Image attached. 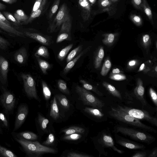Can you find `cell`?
Returning <instances> with one entry per match:
<instances>
[{
  "label": "cell",
  "instance_id": "681fc988",
  "mask_svg": "<svg viewBox=\"0 0 157 157\" xmlns=\"http://www.w3.org/2000/svg\"><path fill=\"white\" fill-rule=\"evenodd\" d=\"M157 147H155L151 150V152L148 157H157Z\"/></svg>",
  "mask_w": 157,
  "mask_h": 157
},
{
  "label": "cell",
  "instance_id": "74e56055",
  "mask_svg": "<svg viewBox=\"0 0 157 157\" xmlns=\"http://www.w3.org/2000/svg\"><path fill=\"white\" fill-rule=\"evenodd\" d=\"M82 46L79 45L74 49L68 54L66 58V62L67 63L74 58L75 56L77 55L82 50Z\"/></svg>",
  "mask_w": 157,
  "mask_h": 157
},
{
  "label": "cell",
  "instance_id": "2e32d148",
  "mask_svg": "<svg viewBox=\"0 0 157 157\" xmlns=\"http://www.w3.org/2000/svg\"><path fill=\"white\" fill-rule=\"evenodd\" d=\"M36 122L39 133L42 135L48 133L49 128L48 126L50 123L49 120L41 113H38L36 118Z\"/></svg>",
  "mask_w": 157,
  "mask_h": 157
},
{
  "label": "cell",
  "instance_id": "ba28073f",
  "mask_svg": "<svg viewBox=\"0 0 157 157\" xmlns=\"http://www.w3.org/2000/svg\"><path fill=\"white\" fill-rule=\"evenodd\" d=\"M82 110L87 117L96 122L101 123L106 121L108 119L103 108L85 106Z\"/></svg>",
  "mask_w": 157,
  "mask_h": 157
},
{
  "label": "cell",
  "instance_id": "836d02e7",
  "mask_svg": "<svg viewBox=\"0 0 157 157\" xmlns=\"http://www.w3.org/2000/svg\"><path fill=\"white\" fill-rule=\"evenodd\" d=\"M43 93L45 100L48 101L51 96V90L46 83L44 81H41Z\"/></svg>",
  "mask_w": 157,
  "mask_h": 157
},
{
  "label": "cell",
  "instance_id": "9f6ffc18",
  "mask_svg": "<svg viewBox=\"0 0 157 157\" xmlns=\"http://www.w3.org/2000/svg\"><path fill=\"white\" fill-rule=\"evenodd\" d=\"M136 63V61L135 60H132L130 61L129 63L128 64L130 66H132L135 65Z\"/></svg>",
  "mask_w": 157,
  "mask_h": 157
},
{
  "label": "cell",
  "instance_id": "d6986e66",
  "mask_svg": "<svg viewBox=\"0 0 157 157\" xmlns=\"http://www.w3.org/2000/svg\"><path fill=\"white\" fill-rule=\"evenodd\" d=\"M78 4L81 10V15L84 21L89 18L90 11V4L87 0H79Z\"/></svg>",
  "mask_w": 157,
  "mask_h": 157
},
{
  "label": "cell",
  "instance_id": "e575fe53",
  "mask_svg": "<svg viewBox=\"0 0 157 157\" xmlns=\"http://www.w3.org/2000/svg\"><path fill=\"white\" fill-rule=\"evenodd\" d=\"M36 59L42 72L44 74H46L47 71L50 68L51 65L48 62L40 58H36Z\"/></svg>",
  "mask_w": 157,
  "mask_h": 157
},
{
  "label": "cell",
  "instance_id": "8fae6325",
  "mask_svg": "<svg viewBox=\"0 0 157 157\" xmlns=\"http://www.w3.org/2000/svg\"><path fill=\"white\" fill-rule=\"evenodd\" d=\"M114 136L116 143L125 148L134 150L145 149L146 148L143 144L124 138L118 134L114 133Z\"/></svg>",
  "mask_w": 157,
  "mask_h": 157
},
{
  "label": "cell",
  "instance_id": "6f0895ef",
  "mask_svg": "<svg viewBox=\"0 0 157 157\" xmlns=\"http://www.w3.org/2000/svg\"><path fill=\"white\" fill-rule=\"evenodd\" d=\"M120 70L118 68L114 69L113 70L112 72L113 74H118L120 72Z\"/></svg>",
  "mask_w": 157,
  "mask_h": 157
},
{
  "label": "cell",
  "instance_id": "d590c367",
  "mask_svg": "<svg viewBox=\"0 0 157 157\" xmlns=\"http://www.w3.org/2000/svg\"><path fill=\"white\" fill-rule=\"evenodd\" d=\"M73 44H69L62 49L59 52L57 55V58L60 61L63 60L65 58L69 51L72 48Z\"/></svg>",
  "mask_w": 157,
  "mask_h": 157
},
{
  "label": "cell",
  "instance_id": "003e7915",
  "mask_svg": "<svg viewBox=\"0 0 157 157\" xmlns=\"http://www.w3.org/2000/svg\"><path fill=\"white\" fill-rule=\"evenodd\" d=\"M0 33H2V32L0 30Z\"/></svg>",
  "mask_w": 157,
  "mask_h": 157
},
{
  "label": "cell",
  "instance_id": "5b68a950",
  "mask_svg": "<svg viewBox=\"0 0 157 157\" xmlns=\"http://www.w3.org/2000/svg\"><path fill=\"white\" fill-rule=\"evenodd\" d=\"M120 109L129 115L140 120L146 121L152 125L157 127V118L149 111L126 105L123 103H115Z\"/></svg>",
  "mask_w": 157,
  "mask_h": 157
},
{
  "label": "cell",
  "instance_id": "c3c4849f",
  "mask_svg": "<svg viewBox=\"0 0 157 157\" xmlns=\"http://www.w3.org/2000/svg\"><path fill=\"white\" fill-rule=\"evenodd\" d=\"M0 119L3 122L5 126L7 127L8 126L7 121L4 114L2 113H0Z\"/></svg>",
  "mask_w": 157,
  "mask_h": 157
},
{
  "label": "cell",
  "instance_id": "91938a15",
  "mask_svg": "<svg viewBox=\"0 0 157 157\" xmlns=\"http://www.w3.org/2000/svg\"><path fill=\"white\" fill-rule=\"evenodd\" d=\"M134 20L137 22H139L140 21V18L137 16H135L133 18Z\"/></svg>",
  "mask_w": 157,
  "mask_h": 157
},
{
  "label": "cell",
  "instance_id": "6125c7cd",
  "mask_svg": "<svg viewBox=\"0 0 157 157\" xmlns=\"http://www.w3.org/2000/svg\"><path fill=\"white\" fill-rule=\"evenodd\" d=\"M134 1L137 5H139L141 2V0H134Z\"/></svg>",
  "mask_w": 157,
  "mask_h": 157
},
{
  "label": "cell",
  "instance_id": "7402d4cb",
  "mask_svg": "<svg viewBox=\"0 0 157 157\" xmlns=\"http://www.w3.org/2000/svg\"><path fill=\"white\" fill-rule=\"evenodd\" d=\"M0 28L5 31L16 36L25 37L24 33L17 30L11 25L7 24L0 20Z\"/></svg>",
  "mask_w": 157,
  "mask_h": 157
},
{
  "label": "cell",
  "instance_id": "816d5d0a",
  "mask_svg": "<svg viewBox=\"0 0 157 157\" xmlns=\"http://www.w3.org/2000/svg\"><path fill=\"white\" fill-rule=\"evenodd\" d=\"M150 39V36L146 34L143 36V40L144 44H146Z\"/></svg>",
  "mask_w": 157,
  "mask_h": 157
},
{
  "label": "cell",
  "instance_id": "be15d7a7",
  "mask_svg": "<svg viewBox=\"0 0 157 157\" xmlns=\"http://www.w3.org/2000/svg\"><path fill=\"white\" fill-rule=\"evenodd\" d=\"M89 1L91 3H93L95 0H89Z\"/></svg>",
  "mask_w": 157,
  "mask_h": 157
},
{
  "label": "cell",
  "instance_id": "e0dca14e",
  "mask_svg": "<svg viewBox=\"0 0 157 157\" xmlns=\"http://www.w3.org/2000/svg\"><path fill=\"white\" fill-rule=\"evenodd\" d=\"M9 70V63L4 57L0 56V80L3 84L7 81V74Z\"/></svg>",
  "mask_w": 157,
  "mask_h": 157
},
{
  "label": "cell",
  "instance_id": "f546056e",
  "mask_svg": "<svg viewBox=\"0 0 157 157\" xmlns=\"http://www.w3.org/2000/svg\"><path fill=\"white\" fill-rule=\"evenodd\" d=\"M61 156L67 157H94L86 153L79 152L75 151H68L63 152Z\"/></svg>",
  "mask_w": 157,
  "mask_h": 157
},
{
  "label": "cell",
  "instance_id": "3957f363",
  "mask_svg": "<svg viewBox=\"0 0 157 157\" xmlns=\"http://www.w3.org/2000/svg\"><path fill=\"white\" fill-rule=\"evenodd\" d=\"M113 132L114 133L121 134L137 142L147 144H151L156 139L147 132L119 124L114 126Z\"/></svg>",
  "mask_w": 157,
  "mask_h": 157
},
{
  "label": "cell",
  "instance_id": "94428289",
  "mask_svg": "<svg viewBox=\"0 0 157 157\" xmlns=\"http://www.w3.org/2000/svg\"><path fill=\"white\" fill-rule=\"evenodd\" d=\"M144 66L145 64L144 63H142L140 67L139 71H140L143 70L144 68Z\"/></svg>",
  "mask_w": 157,
  "mask_h": 157
},
{
  "label": "cell",
  "instance_id": "bcb514c9",
  "mask_svg": "<svg viewBox=\"0 0 157 157\" xmlns=\"http://www.w3.org/2000/svg\"><path fill=\"white\" fill-rule=\"evenodd\" d=\"M10 45V43L8 40L0 36V49L5 50Z\"/></svg>",
  "mask_w": 157,
  "mask_h": 157
},
{
  "label": "cell",
  "instance_id": "7bdbcfd3",
  "mask_svg": "<svg viewBox=\"0 0 157 157\" xmlns=\"http://www.w3.org/2000/svg\"><path fill=\"white\" fill-rule=\"evenodd\" d=\"M149 93L150 98L156 108L157 107V95L155 91L151 87L150 88Z\"/></svg>",
  "mask_w": 157,
  "mask_h": 157
},
{
  "label": "cell",
  "instance_id": "d6a6232c",
  "mask_svg": "<svg viewBox=\"0 0 157 157\" xmlns=\"http://www.w3.org/2000/svg\"><path fill=\"white\" fill-rule=\"evenodd\" d=\"M104 56V49L102 47H101L99 50L95 58L94 65L95 68L97 69L99 67Z\"/></svg>",
  "mask_w": 157,
  "mask_h": 157
},
{
  "label": "cell",
  "instance_id": "6da1fadb",
  "mask_svg": "<svg viewBox=\"0 0 157 157\" xmlns=\"http://www.w3.org/2000/svg\"><path fill=\"white\" fill-rule=\"evenodd\" d=\"M104 111L109 118L118 122L119 124L131 127L144 131L156 133L152 127L142 123L140 120L132 116L119 108L114 103L105 109Z\"/></svg>",
  "mask_w": 157,
  "mask_h": 157
},
{
  "label": "cell",
  "instance_id": "60d3db41",
  "mask_svg": "<svg viewBox=\"0 0 157 157\" xmlns=\"http://www.w3.org/2000/svg\"><path fill=\"white\" fill-rule=\"evenodd\" d=\"M0 154L6 157H16L17 156L12 151L0 145Z\"/></svg>",
  "mask_w": 157,
  "mask_h": 157
},
{
  "label": "cell",
  "instance_id": "4fadbf2b",
  "mask_svg": "<svg viewBox=\"0 0 157 157\" xmlns=\"http://www.w3.org/2000/svg\"><path fill=\"white\" fill-rule=\"evenodd\" d=\"M3 106L7 111H11L13 108L15 102L14 95L10 92L4 90L1 97Z\"/></svg>",
  "mask_w": 157,
  "mask_h": 157
},
{
  "label": "cell",
  "instance_id": "cb8c5ba5",
  "mask_svg": "<svg viewBox=\"0 0 157 157\" xmlns=\"http://www.w3.org/2000/svg\"><path fill=\"white\" fill-rule=\"evenodd\" d=\"M56 96L58 106L64 110H68L71 107V104L66 96L62 94H56Z\"/></svg>",
  "mask_w": 157,
  "mask_h": 157
},
{
  "label": "cell",
  "instance_id": "f1b7e54d",
  "mask_svg": "<svg viewBox=\"0 0 157 157\" xmlns=\"http://www.w3.org/2000/svg\"><path fill=\"white\" fill-rule=\"evenodd\" d=\"M20 138H23L27 140L36 141L39 137L35 133L30 132H24L19 133L17 135Z\"/></svg>",
  "mask_w": 157,
  "mask_h": 157
},
{
  "label": "cell",
  "instance_id": "ab89813d",
  "mask_svg": "<svg viewBox=\"0 0 157 157\" xmlns=\"http://www.w3.org/2000/svg\"><path fill=\"white\" fill-rule=\"evenodd\" d=\"M111 66L110 60L108 59L106 60L102 66L101 72V75L103 76L106 75L110 69Z\"/></svg>",
  "mask_w": 157,
  "mask_h": 157
},
{
  "label": "cell",
  "instance_id": "4dcf8cb0",
  "mask_svg": "<svg viewBox=\"0 0 157 157\" xmlns=\"http://www.w3.org/2000/svg\"><path fill=\"white\" fill-rule=\"evenodd\" d=\"M79 82L82 85L83 87L86 90L92 91L99 96H103V94L98 89L95 87L89 84L85 80L81 79L79 80Z\"/></svg>",
  "mask_w": 157,
  "mask_h": 157
},
{
  "label": "cell",
  "instance_id": "d4e9b609",
  "mask_svg": "<svg viewBox=\"0 0 157 157\" xmlns=\"http://www.w3.org/2000/svg\"><path fill=\"white\" fill-rule=\"evenodd\" d=\"M90 46L87 48L80 52L75 58L68 63L63 69L64 73H67L73 67L77 61L82 56L90 50Z\"/></svg>",
  "mask_w": 157,
  "mask_h": 157
},
{
  "label": "cell",
  "instance_id": "9c48e42d",
  "mask_svg": "<svg viewBox=\"0 0 157 157\" xmlns=\"http://www.w3.org/2000/svg\"><path fill=\"white\" fill-rule=\"evenodd\" d=\"M24 84L25 92L30 98H34L40 102V99L39 97L36 88L34 79L29 74H22L21 75Z\"/></svg>",
  "mask_w": 157,
  "mask_h": 157
},
{
  "label": "cell",
  "instance_id": "7dc6e473",
  "mask_svg": "<svg viewBox=\"0 0 157 157\" xmlns=\"http://www.w3.org/2000/svg\"><path fill=\"white\" fill-rule=\"evenodd\" d=\"M42 0H36L31 13L36 11L39 8Z\"/></svg>",
  "mask_w": 157,
  "mask_h": 157
},
{
  "label": "cell",
  "instance_id": "03108f58",
  "mask_svg": "<svg viewBox=\"0 0 157 157\" xmlns=\"http://www.w3.org/2000/svg\"><path fill=\"white\" fill-rule=\"evenodd\" d=\"M2 131L1 128H0V132H1Z\"/></svg>",
  "mask_w": 157,
  "mask_h": 157
},
{
  "label": "cell",
  "instance_id": "1f68e13d",
  "mask_svg": "<svg viewBox=\"0 0 157 157\" xmlns=\"http://www.w3.org/2000/svg\"><path fill=\"white\" fill-rule=\"evenodd\" d=\"M36 58L42 57L45 58H48L49 56V53L48 48L44 46L40 47L34 54Z\"/></svg>",
  "mask_w": 157,
  "mask_h": 157
},
{
  "label": "cell",
  "instance_id": "ac0fdd59",
  "mask_svg": "<svg viewBox=\"0 0 157 157\" xmlns=\"http://www.w3.org/2000/svg\"><path fill=\"white\" fill-rule=\"evenodd\" d=\"M89 130L86 128L77 126H72L62 129L61 132L63 135H67L75 133H78L87 135Z\"/></svg>",
  "mask_w": 157,
  "mask_h": 157
},
{
  "label": "cell",
  "instance_id": "680465c9",
  "mask_svg": "<svg viewBox=\"0 0 157 157\" xmlns=\"http://www.w3.org/2000/svg\"><path fill=\"white\" fill-rule=\"evenodd\" d=\"M6 8V6L0 2V11L5 10Z\"/></svg>",
  "mask_w": 157,
  "mask_h": 157
},
{
  "label": "cell",
  "instance_id": "f907efd6",
  "mask_svg": "<svg viewBox=\"0 0 157 157\" xmlns=\"http://www.w3.org/2000/svg\"><path fill=\"white\" fill-rule=\"evenodd\" d=\"M114 38V36L113 34L112 33H110L109 34L106 39V42H108L109 43H112Z\"/></svg>",
  "mask_w": 157,
  "mask_h": 157
},
{
  "label": "cell",
  "instance_id": "603a6c76",
  "mask_svg": "<svg viewBox=\"0 0 157 157\" xmlns=\"http://www.w3.org/2000/svg\"><path fill=\"white\" fill-rule=\"evenodd\" d=\"M15 60L18 63L23 64L26 62L27 58L26 49L24 47H22L18 50L14 55Z\"/></svg>",
  "mask_w": 157,
  "mask_h": 157
},
{
  "label": "cell",
  "instance_id": "44dd1931",
  "mask_svg": "<svg viewBox=\"0 0 157 157\" xmlns=\"http://www.w3.org/2000/svg\"><path fill=\"white\" fill-rule=\"evenodd\" d=\"M87 136L84 134L75 133L63 135L61 137V140L63 141L70 142H78L80 141L84 140Z\"/></svg>",
  "mask_w": 157,
  "mask_h": 157
},
{
  "label": "cell",
  "instance_id": "83f0119b",
  "mask_svg": "<svg viewBox=\"0 0 157 157\" xmlns=\"http://www.w3.org/2000/svg\"><path fill=\"white\" fill-rule=\"evenodd\" d=\"M14 17L18 22L22 24L29 18V17L22 10L18 9L16 11L13 15Z\"/></svg>",
  "mask_w": 157,
  "mask_h": 157
},
{
  "label": "cell",
  "instance_id": "8d00e7d4",
  "mask_svg": "<svg viewBox=\"0 0 157 157\" xmlns=\"http://www.w3.org/2000/svg\"><path fill=\"white\" fill-rule=\"evenodd\" d=\"M57 86L59 90L62 93L67 95L70 94V92L67 87V83L64 80L59 79L57 82Z\"/></svg>",
  "mask_w": 157,
  "mask_h": 157
},
{
  "label": "cell",
  "instance_id": "484cf974",
  "mask_svg": "<svg viewBox=\"0 0 157 157\" xmlns=\"http://www.w3.org/2000/svg\"><path fill=\"white\" fill-rule=\"evenodd\" d=\"M47 0H43L39 8L36 11L31 13L28 19L23 25H26L31 22L35 18L38 17L41 14L43 10Z\"/></svg>",
  "mask_w": 157,
  "mask_h": 157
},
{
  "label": "cell",
  "instance_id": "7a4b0ae2",
  "mask_svg": "<svg viewBox=\"0 0 157 157\" xmlns=\"http://www.w3.org/2000/svg\"><path fill=\"white\" fill-rule=\"evenodd\" d=\"M91 138L95 149L98 152L99 157L101 155L108 156V152L106 151L107 148L120 154H123L125 152L116 146L109 128L102 130L97 135L91 137Z\"/></svg>",
  "mask_w": 157,
  "mask_h": 157
},
{
  "label": "cell",
  "instance_id": "52a82bcc",
  "mask_svg": "<svg viewBox=\"0 0 157 157\" xmlns=\"http://www.w3.org/2000/svg\"><path fill=\"white\" fill-rule=\"evenodd\" d=\"M69 15L67 6L64 3L61 6L55 17L50 24L48 32L51 33L56 32Z\"/></svg>",
  "mask_w": 157,
  "mask_h": 157
},
{
  "label": "cell",
  "instance_id": "ee69618b",
  "mask_svg": "<svg viewBox=\"0 0 157 157\" xmlns=\"http://www.w3.org/2000/svg\"><path fill=\"white\" fill-rule=\"evenodd\" d=\"M3 14L8 21L12 22L14 25L16 26H18L20 25V24L18 22L13 16L10 13L7 12H4Z\"/></svg>",
  "mask_w": 157,
  "mask_h": 157
},
{
  "label": "cell",
  "instance_id": "ffe728a7",
  "mask_svg": "<svg viewBox=\"0 0 157 157\" xmlns=\"http://www.w3.org/2000/svg\"><path fill=\"white\" fill-rule=\"evenodd\" d=\"M49 116L55 121H58L60 118V112L56 98L55 96L51 102Z\"/></svg>",
  "mask_w": 157,
  "mask_h": 157
},
{
  "label": "cell",
  "instance_id": "db71d44e",
  "mask_svg": "<svg viewBox=\"0 0 157 157\" xmlns=\"http://www.w3.org/2000/svg\"><path fill=\"white\" fill-rule=\"evenodd\" d=\"M145 12L146 14L148 16H150L151 14V12L150 9L148 8H146L145 10Z\"/></svg>",
  "mask_w": 157,
  "mask_h": 157
},
{
  "label": "cell",
  "instance_id": "4316f807",
  "mask_svg": "<svg viewBox=\"0 0 157 157\" xmlns=\"http://www.w3.org/2000/svg\"><path fill=\"white\" fill-rule=\"evenodd\" d=\"M48 134L45 140L44 141L42 144L46 146L50 147H52L55 144L56 141V138L55 134L53 130H51L50 127L49 128Z\"/></svg>",
  "mask_w": 157,
  "mask_h": 157
},
{
  "label": "cell",
  "instance_id": "9a60e30c",
  "mask_svg": "<svg viewBox=\"0 0 157 157\" xmlns=\"http://www.w3.org/2000/svg\"><path fill=\"white\" fill-rule=\"evenodd\" d=\"M102 85L108 93L113 98V101L115 103H123L124 102L123 96L114 86L105 82H103Z\"/></svg>",
  "mask_w": 157,
  "mask_h": 157
},
{
  "label": "cell",
  "instance_id": "277c9868",
  "mask_svg": "<svg viewBox=\"0 0 157 157\" xmlns=\"http://www.w3.org/2000/svg\"><path fill=\"white\" fill-rule=\"evenodd\" d=\"M15 139L26 154L30 157H40L45 154H56L58 152L56 149L44 145L37 141H30L23 138Z\"/></svg>",
  "mask_w": 157,
  "mask_h": 157
},
{
  "label": "cell",
  "instance_id": "5bb4252c",
  "mask_svg": "<svg viewBox=\"0 0 157 157\" xmlns=\"http://www.w3.org/2000/svg\"><path fill=\"white\" fill-rule=\"evenodd\" d=\"M25 36L33 39L40 43L46 46H49L53 41L50 36H46L40 33L25 32Z\"/></svg>",
  "mask_w": 157,
  "mask_h": 157
},
{
  "label": "cell",
  "instance_id": "f5cc1de1",
  "mask_svg": "<svg viewBox=\"0 0 157 157\" xmlns=\"http://www.w3.org/2000/svg\"><path fill=\"white\" fill-rule=\"evenodd\" d=\"M5 3L9 4H12L16 2L17 0H1Z\"/></svg>",
  "mask_w": 157,
  "mask_h": 157
},
{
  "label": "cell",
  "instance_id": "7c38bea8",
  "mask_svg": "<svg viewBox=\"0 0 157 157\" xmlns=\"http://www.w3.org/2000/svg\"><path fill=\"white\" fill-rule=\"evenodd\" d=\"M29 112L28 106L22 104L19 106L15 122L14 131L19 129L25 121Z\"/></svg>",
  "mask_w": 157,
  "mask_h": 157
},
{
  "label": "cell",
  "instance_id": "30bf717a",
  "mask_svg": "<svg viewBox=\"0 0 157 157\" xmlns=\"http://www.w3.org/2000/svg\"><path fill=\"white\" fill-rule=\"evenodd\" d=\"M72 21L70 14L62 24L56 40V43H59L66 40L71 41Z\"/></svg>",
  "mask_w": 157,
  "mask_h": 157
},
{
  "label": "cell",
  "instance_id": "f35d334b",
  "mask_svg": "<svg viewBox=\"0 0 157 157\" xmlns=\"http://www.w3.org/2000/svg\"><path fill=\"white\" fill-rule=\"evenodd\" d=\"M151 150L145 149L139 150L135 152L131 157H148Z\"/></svg>",
  "mask_w": 157,
  "mask_h": 157
},
{
  "label": "cell",
  "instance_id": "b9f144b4",
  "mask_svg": "<svg viewBox=\"0 0 157 157\" xmlns=\"http://www.w3.org/2000/svg\"><path fill=\"white\" fill-rule=\"evenodd\" d=\"M60 1V0H55L49 12L48 17L50 19L52 18L53 16L57 11L58 8Z\"/></svg>",
  "mask_w": 157,
  "mask_h": 157
},
{
  "label": "cell",
  "instance_id": "f6af8a7d",
  "mask_svg": "<svg viewBox=\"0 0 157 157\" xmlns=\"http://www.w3.org/2000/svg\"><path fill=\"white\" fill-rule=\"evenodd\" d=\"M109 78L114 80L121 81L126 79L125 76L122 74H113L110 75Z\"/></svg>",
  "mask_w": 157,
  "mask_h": 157
},
{
  "label": "cell",
  "instance_id": "8992f818",
  "mask_svg": "<svg viewBox=\"0 0 157 157\" xmlns=\"http://www.w3.org/2000/svg\"><path fill=\"white\" fill-rule=\"evenodd\" d=\"M75 91L78 96V99L85 106L103 108L105 105V102L94 95L89 90L83 87L77 85Z\"/></svg>",
  "mask_w": 157,
  "mask_h": 157
},
{
  "label": "cell",
  "instance_id": "11a10c76",
  "mask_svg": "<svg viewBox=\"0 0 157 157\" xmlns=\"http://www.w3.org/2000/svg\"><path fill=\"white\" fill-rule=\"evenodd\" d=\"M109 3V2L108 0H104L101 2V5L105 7L107 6Z\"/></svg>",
  "mask_w": 157,
  "mask_h": 157
},
{
  "label": "cell",
  "instance_id": "e7e4bbea",
  "mask_svg": "<svg viewBox=\"0 0 157 157\" xmlns=\"http://www.w3.org/2000/svg\"><path fill=\"white\" fill-rule=\"evenodd\" d=\"M155 70L156 72L157 71V67H156L155 68Z\"/></svg>",
  "mask_w": 157,
  "mask_h": 157
}]
</instances>
